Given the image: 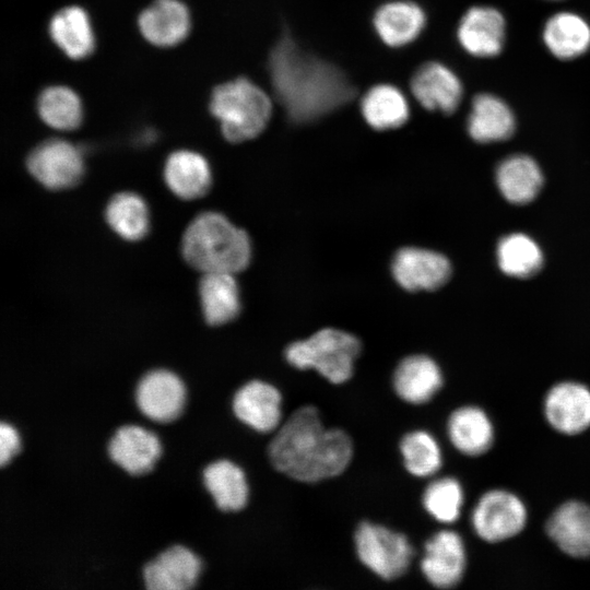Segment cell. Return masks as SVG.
I'll return each instance as SVG.
<instances>
[{
    "mask_svg": "<svg viewBox=\"0 0 590 590\" xmlns=\"http://www.w3.org/2000/svg\"><path fill=\"white\" fill-rule=\"evenodd\" d=\"M467 128L476 142L488 143L510 138L516 128L511 108L498 96L477 94L471 104Z\"/></svg>",
    "mask_w": 590,
    "mask_h": 590,
    "instance_id": "obj_21",
    "label": "cell"
},
{
    "mask_svg": "<svg viewBox=\"0 0 590 590\" xmlns=\"http://www.w3.org/2000/svg\"><path fill=\"white\" fill-rule=\"evenodd\" d=\"M496 182L506 200L515 204H524L539 193L543 176L533 158L518 154L507 157L499 164Z\"/></svg>",
    "mask_w": 590,
    "mask_h": 590,
    "instance_id": "obj_27",
    "label": "cell"
},
{
    "mask_svg": "<svg viewBox=\"0 0 590 590\" xmlns=\"http://www.w3.org/2000/svg\"><path fill=\"white\" fill-rule=\"evenodd\" d=\"M463 491L453 477H441L427 485L423 494L426 511L437 521L455 522L461 512Z\"/></svg>",
    "mask_w": 590,
    "mask_h": 590,
    "instance_id": "obj_35",
    "label": "cell"
},
{
    "mask_svg": "<svg viewBox=\"0 0 590 590\" xmlns=\"http://www.w3.org/2000/svg\"><path fill=\"white\" fill-rule=\"evenodd\" d=\"M19 450V437L14 428L2 422L0 424V465L3 467Z\"/></svg>",
    "mask_w": 590,
    "mask_h": 590,
    "instance_id": "obj_36",
    "label": "cell"
},
{
    "mask_svg": "<svg viewBox=\"0 0 590 590\" xmlns=\"http://www.w3.org/2000/svg\"><path fill=\"white\" fill-rule=\"evenodd\" d=\"M27 168L43 186L60 190L79 182L84 172V161L74 144L62 139H50L31 152Z\"/></svg>",
    "mask_w": 590,
    "mask_h": 590,
    "instance_id": "obj_8",
    "label": "cell"
},
{
    "mask_svg": "<svg viewBox=\"0 0 590 590\" xmlns=\"http://www.w3.org/2000/svg\"><path fill=\"white\" fill-rule=\"evenodd\" d=\"M441 385L442 376L438 365L425 355L405 357L399 363L393 374L397 394L412 404L429 401Z\"/></svg>",
    "mask_w": 590,
    "mask_h": 590,
    "instance_id": "obj_22",
    "label": "cell"
},
{
    "mask_svg": "<svg viewBox=\"0 0 590 590\" xmlns=\"http://www.w3.org/2000/svg\"><path fill=\"white\" fill-rule=\"evenodd\" d=\"M543 42L558 59L577 58L590 48V25L574 12H557L544 25Z\"/></svg>",
    "mask_w": 590,
    "mask_h": 590,
    "instance_id": "obj_24",
    "label": "cell"
},
{
    "mask_svg": "<svg viewBox=\"0 0 590 590\" xmlns=\"http://www.w3.org/2000/svg\"><path fill=\"white\" fill-rule=\"evenodd\" d=\"M272 465L299 482L314 483L341 474L351 462L353 444L340 428H326L314 405L295 410L269 445Z\"/></svg>",
    "mask_w": 590,
    "mask_h": 590,
    "instance_id": "obj_2",
    "label": "cell"
},
{
    "mask_svg": "<svg viewBox=\"0 0 590 590\" xmlns=\"http://www.w3.org/2000/svg\"><path fill=\"white\" fill-rule=\"evenodd\" d=\"M373 23L379 38L386 45L401 47L412 43L422 33L426 15L414 2L396 0L378 8Z\"/></svg>",
    "mask_w": 590,
    "mask_h": 590,
    "instance_id": "obj_20",
    "label": "cell"
},
{
    "mask_svg": "<svg viewBox=\"0 0 590 590\" xmlns=\"http://www.w3.org/2000/svg\"><path fill=\"white\" fill-rule=\"evenodd\" d=\"M199 294L203 316L209 324L227 323L240 311L239 288L232 273H203Z\"/></svg>",
    "mask_w": 590,
    "mask_h": 590,
    "instance_id": "obj_26",
    "label": "cell"
},
{
    "mask_svg": "<svg viewBox=\"0 0 590 590\" xmlns=\"http://www.w3.org/2000/svg\"><path fill=\"white\" fill-rule=\"evenodd\" d=\"M37 110L47 126L61 131L76 129L83 118L79 95L64 85L45 88L37 99Z\"/></svg>",
    "mask_w": 590,
    "mask_h": 590,
    "instance_id": "obj_31",
    "label": "cell"
},
{
    "mask_svg": "<svg viewBox=\"0 0 590 590\" xmlns=\"http://www.w3.org/2000/svg\"><path fill=\"white\" fill-rule=\"evenodd\" d=\"M268 67L276 101L298 123L339 109L356 93L339 67L304 50L290 34L273 46Z\"/></svg>",
    "mask_w": 590,
    "mask_h": 590,
    "instance_id": "obj_1",
    "label": "cell"
},
{
    "mask_svg": "<svg viewBox=\"0 0 590 590\" xmlns=\"http://www.w3.org/2000/svg\"><path fill=\"white\" fill-rule=\"evenodd\" d=\"M447 429L452 445L468 456H480L493 444V425L485 412L476 406H462L452 412Z\"/></svg>",
    "mask_w": 590,
    "mask_h": 590,
    "instance_id": "obj_28",
    "label": "cell"
},
{
    "mask_svg": "<svg viewBox=\"0 0 590 590\" xmlns=\"http://www.w3.org/2000/svg\"><path fill=\"white\" fill-rule=\"evenodd\" d=\"M359 351L361 343L353 334L328 328L290 344L285 357L295 368H314L330 382L342 384L352 377Z\"/></svg>",
    "mask_w": 590,
    "mask_h": 590,
    "instance_id": "obj_5",
    "label": "cell"
},
{
    "mask_svg": "<svg viewBox=\"0 0 590 590\" xmlns=\"http://www.w3.org/2000/svg\"><path fill=\"white\" fill-rule=\"evenodd\" d=\"M400 450L405 469L415 476H430L441 467L439 445L427 432L414 430L404 435Z\"/></svg>",
    "mask_w": 590,
    "mask_h": 590,
    "instance_id": "obj_34",
    "label": "cell"
},
{
    "mask_svg": "<svg viewBox=\"0 0 590 590\" xmlns=\"http://www.w3.org/2000/svg\"><path fill=\"white\" fill-rule=\"evenodd\" d=\"M506 22L495 8L475 5L461 17L457 37L462 48L475 57H495L504 48Z\"/></svg>",
    "mask_w": 590,
    "mask_h": 590,
    "instance_id": "obj_12",
    "label": "cell"
},
{
    "mask_svg": "<svg viewBox=\"0 0 590 590\" xmlns=\"http://www.w3.org/2000/svg\"><path fill=\"white\" fill-rule=\"evenodd\" d=\"M281 393L274 386L251 380L235 393L233 411L249 427L260 433H269L281 422Z\"/></svg>",
    "mask_w": 590,
    "mask_h": 590,
    "instance_id": "obj_16",
    "label": "cell"
},
{
    "mask_svg": "<svg viewBox=\"0 0 590 590\" xmlns=\"http://www.w3.org/2000/svg\"><path fill=\"white\" fill-rule=\"evenodd\" d=\"M200 568L191 551L174 545L143 567V581L149 590H185L194 585Z\"/></svg>",
    "mask_w": 590,
    "mask_h": 590,
    "instance_id": "obj_17",
    "label": "cell"
},
{
    "mask_svg": "<svg viewBox=\"0 0 590 590\" xmlns=\"http://www.w3.org/2000/svg\"><path fill=\"white\" fill-rule=\"evenodd\" d=\"M106 221L120 237L127 240L143 238L150 225L145 201L137 193L120 192L106 208Z\"/></svg>",
    "mask_w": 590,
    "mask_h": 590,
    "instance_id": "obj_32",
    "label": "cell"
},
{
    "mask_svg": "<svg viewBox=\"0 0 590 590\" xmlns=\"http://www.w3.org/2000/svg\"><path fill=\"white\" fill-rule=\"evenodd\" d=\"M185 402V387L172 371L156 369L145 374L135 388V403L139 410L155 422L176 418Z\"/></svg>",
    "mask_w": 590,
    "mask_h": 590,
    "instance_id": "obj_9",
    "label": "cell"
},
{
    "mask_svg": "<svg viewBox=\"0 0 590 590\" xmlns=\"http://www.w3.org/2000/svg\"><path fill=\"white\" fill-rule=\"evenodd\" d=\"M181 249L186 261L203 273L235 274L251 258L247 233L216 212L201 213L189 224Z\"/></svg>",
    "mask_w": 590,
    "mask_h": 590,
    "instance_id": "obj_3",
    "label": "cell"
},
{
    "mask_svg": "<svg viewBox=\"0 0 590 590\" xmlns=\"http://www.w3.org/2000/svg\"><path fill=\"white\" fill-rule=\"evenodd\" d=\"M421 569L434 587L448 589L460 582L465 567V550L461 536L442 530L425 544Z\"/></svg>",
    "mask_w": 590,
    "mask_h": 590,
    "instance_id": "obj_10",
    "label": "cell"
},
{
    "mask_svg": "<svg viewBox=\"0 0 590 590\" xmlns=\"http://www.w3.org/2000/svg\"><path fill=\"white\" fill-rule=\"evenodd\" d=\"M546 532L565 554L590 557V506L577 500L560 505L547 520Z\"/></svg>",
    "mask_w": 590,
    "mask_h": 590,
    "instance_id": "obj_18",
    "label": "cell"
},
{
    "mask_svg": "<svg viewBox=\"0 0 590 590\" xmlns=\"http://www.w3.org/2000/svg\"><path fill=\"white\" fill-rule=\"evenodd\" d=\"M411 91L416 101L428 110L453 113L462 98V84L447 66L429 61L414 72Z\"/></svg>",
    "mask_w": 590,
    "mask_h": 590,
    "instance_id": "obj_13",
    "label": "cell"
},
{
    "mask_svg": "<svg viewBox=\"0 0 590 590\" xmlns=\"http://www.w3.org/2000/svg\"><path fill=\"white\" fill-rule=\"evenodd\" d=\"M354 542L359 560L385 580L405 574L414 554L404 534L368 521L357 527Z\"/></svg>",
    "mask_w": 590,
    "mask_h": 590,
    "instance_id": "obj_6",
    "label": "cell"
},
{
    "mask_svg": "<svg viewBox=\"0 0 590 590\" xmlns=\"http://www.w3.org/2000/svg\"><path fill=\"white\" fill-rule=\"evenodd\" d=\"M527 510L512 493L494 489L485 493L472 514L475 533L482 540L496 543L517 535L526 526Z\"/></svg>",
    "mask_w": 590,
    "mask_h": 590,
    "instance_id": "obj_7",
    "label": "cell"
},
{
    "mask_svg": "<svg viewBox=\"0 0 590 590\" xmlns=\"http://www.w3.org/2000/svg\"><path fill=\"white\" fill-rule=\"evenodd\" d=\"M55 44L71 59H83L92 54L95 37L87 13L78 5L58 11L49 23Z\"/></svg>",
    "mask_w": 590,
    "mask_h": 590,
    "instance_id": "obj_25",
    "label": "cell"
},
{
    "mask_svg": "<svg viewBox=\"0 0 590 590\" xmlns=\"http://www.w3.org/2000/svg\"><path fill=\"white\" fill-rule=\"evenodd\" d=\"M109 458L129 474L149 472L161 452L158 438L151 432L137 426H120L110 438Z\"/></svg>",
    "mask_w": 590,
    "mask_h": 590,
    "instance_id": "obj_19",
    "label": "cell"
},
{
    "mask_svg": "<svg viewBox=\"0 0 590 590\" xmlns=\"http://www.w3.org/2000/svg\"><path fill=\"white\" fill-rule=\"evenodd\" d=\"M392 273L396 281L408 291H432L447 282L451 266L448 259L438 252L408 247L396 253Z\"/></svg>",
    "mask_w": 590,
    "mask_h": 590,
    "instance_id": "obj_11",
    "label": "cell"
},
{
    "mask_svg": "<svg viewBox=\"0 0 590 590\" xmlns=\"http://www.w3.org/2000/svg\"><path fill=\"white\" fill-rule=\"evenodd\" d=\"M497 258L504 273L526 278L534 274L542 266L543 256L539 246L524 234H510L497 246Z\"/></svg>",
    "mask_w": 590,
    "mask_h": 590,
    "instance_id": "obj_33",
    "label": "cell"
},
{
    "mask_svg": "<svg viewBox=\"0 0 590 590\" xmlns=\"http://www.w3.org/2000/svg\"><path fill=\"white\" fill-rule=\"evenodd\" d=\"M210 110L220 121L225 139L237 143L264 130L272 115V101L252 81L237 78L214 88Z\"/></svg>",
    "mask_w": 590,
    "mask_h": 590,
    "instance_id": "obj_4",
    "label": "cell"
},
{
    "mask_svg": "<svg viewBox=\"0 0 590 590\" xmlns=\"http://www.w3.org/2000/svg\"><path fill=\"white\" fill-rule=\"evenodd\" d=\"M142 36L152 45L172 47L190 32L191 17L180 0H154L139 16Z\"/></svg>",
    "mask_w": 590,
    "mask_h": 590,
    "instance_id": "obj_15",
    "label": "cell"
},
{
    "mask_svg": "<svg viewBox=\"0 0 590 590\" xmlns=\"http://www.w3.org/2000/svg\"><path fill=\"white\" fill-rule=\"evenodd\" d=\"M365 121L376 130H390L403 126L410 116L404 94L394 85L377 84L361 99Z\"/></svg>",
    "mask_w": 590,
    "mask_h": 590,
    "instance_id": "obj_29",
    "label": "cell"
},
{
    "mask_svg": "<svg viewBox=\"0 0 590 590\" xmlns=\"http://www.w3.org/2000/svg\"><path fill=\"white\" fill-rule=\"evenodd\" d=\"M544 413L557 432L579 434L590 426V390L573 381L557 384L545 397Z\"/></svg>",
    "mask_w": 590,
    "mask_h": 590,
    "instance_id": "obj_14",
    "label": "cell"
},
{
    "mask_svg": "<svg viewBox=\"0 0 590 590\" xmlns=\"http://www.w3.org/2000/svg\"><path fill=\"white\" fill-rule=\"evenodd\" d=\"M164 178L174 194L184 200H193L204 196L210 189L211 169L201 154L179 150L168 156Z\"/></svg>",
    "mask_w": 590,
    "mask_h": 590,
    "instance_id": "obj_23",
    "label": "cell"
},
{
    "mask_svg": "<svg viewBox=\"0 0 590 590\" xmlns=\"http://www.w3.org/2000/svg\"><path fill=\"white\" fill-rule=\"evenodd\" d=\"M203 483L217 508L236 511L245 507L248 485L243 470L228 460H217L203 470Z\"/></svg>",
    "mask_w": 590,
    "mask_h": 590,
    "instance_id": "obj_30",
    "label": "cell"
}]
</instances>
